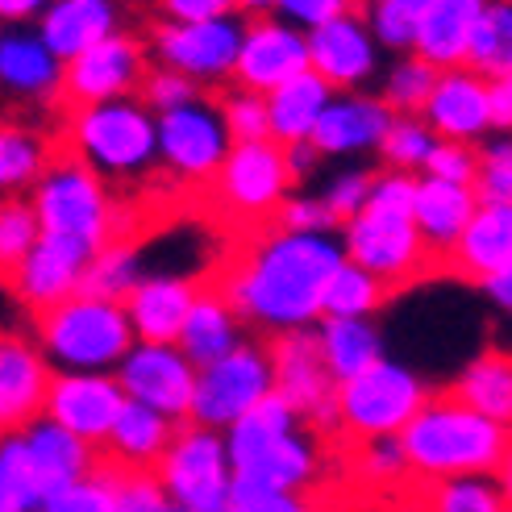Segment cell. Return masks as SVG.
<instances>
[{"instance_id": "46", "label": "cell", "mask_w": 512, "mask_h": 512, "mask_svg": "<svg viewBox=\"0 0 512 512\" xmlns=\"http://www.w3.org/2000/svg\"><path fill=\"white\" fill-rule=\"evenodd\" d=\"M34 508H38V488L17 433V438L0 442V512H34Z\"/></svg>"}, {"instance_id": "1", "label": "cell", "mask_w": 512, "mask_h": 512, "mask_svg": "<svg viewBox=\"0 0 512 512\" xmlns=\"http://www.w3.org/2000/svg\"><path fill=\"white\" fill-rule=\"evenodd\" d=\"M346 263V250L334 234H284L275 225L234 234V250L221 267H213L209 284L225 304L267 334L304 329L321 321L325 288Z\"/></svg>"}, {"instance_id": "62", "label": "cell", "mask_w": 512, "mask_h": 512, "mask_svg": "<svg viewBox=\"0 0 512 512\" xmlns=\"http://www.w3.org/2000/svg\"><path fill=\"white\" fill-rule=\"evenodd\" d=\"M500 88H504V92H508V96H512V67H508V71H504V75H500Z\"/></svg>"}, {"instance_id": "48", "label": "cell", "mask_w": 512, "mask_h": 512, "mask_svg": "<svg viewBox=\"0 0 512 512\" xmlns=\"http://www.w3.org/2000/svg\"><path fill=\"white\" fill-rule=\"evenodd\" d=\"M471 192L483 204H512V134L479 146V171Z\"/></svg>"}, {"instance_id": "33", "label": "cell", "mask_w": 512, "mask_h": 512, "mask_svg": "<svg viewBox=\"0 0 512 512\" xmlns=\"http://www.w3.org/2000/svg\"><path fill=\"white\" fill-rule=\"evenodd\" d=\"M59 150V134L34 121H0V196H25Z\"/></svg>"}, {"instance_id": "28", "label": "cell", "mask_w": 512, "mask_h": 512, "mask_svg": "<svg viewBox=\"0 0 512 512\" xmlns=\"http://www.w3.org/2000/svg\"><path fill=\"white\" fill-rule=\"evenodd\" d=\"M175 425L179 421L155 413V408H146L138 400H125L113 429H109V438L100 442L96 458L117 467V471H155L163 450L175 438Z\"/></svg>"}, {"instance_id": "17", "label": "cell", "mask_w": 512, "mask_h": 512, "mask_svg": "<svg viewBox=\"0 0 512 512\" xmlns=\"http://www.w3.org/2000/svg\"><path fill=\"white\" fill-rule=\"evenodd\" d=\"M125 404L121 383L105 371H55L50 375V392L42 417L63 425L80 442L100 450V442L109 438V429Z\"/></svg>"}, {"instance_id": "42", "label": "cell", "mask_w": 512, "mask_h": 512, "mask_svg": "<svg viewBox=\"0 0 512 512\" xmlns=\"http://www.w3.org/2000/svg\"><path fill=\"white\" fill-rule=\"evenodd\" d=\"M38 217L25 196H0V284H9L21 259L38 242Z\"/></svg>"}, {"instance_id": "25", "label": "cell", "mask_w": 512, "mask_h": 512, "mask_svg": "<svg viewBox=\"0 0 512 512\" xmlns=\"http://www.w3.org/2000/svg\"><path fill=\"white\" fill-rule=\"evenodd\" d=\"M392 117H396V113L383 105L379 96L342 92V96H329V105L321 109L309 142L317 146L321 159H338V155H358V150H375L379 138L388 134Z\"/></svg>"}, {"instance_id": "47", "label": "cell", "mask_w": 512, "mask_h": 512, "mask_svg": "<svg viewBox=\"0 0 512 512\" xmlns=\"http://www.w3.org/2000/svg\"><path fill=\"white\" fill-rule=\"evenodd\" d=\"M113 504V467L109 463H92V475L71 483V488L46 496L34 512H109Z\"/></svg>"}, {"instance_id": "18", "label": "cell", "mask_w": 512, "mask_h": 512, "mask_svg": "<svg viewBox=\"0 0 512 512\" xmlns=\"http://www.w3.org/2000/svg\"><path fill=\"white\" fill-rule=\"evenodd\" d=\"M88 259H92V246L63 238V234H38V242L30 246V254L21 259V267L13 271L5 288L25 304V313L34 317V313L50 309V304L80 292Z\"/></svg>"}, {"instance_id": "22", "label": "cell", "mask_w": 512, "mask_h": 512, "mask_svg": "<svg viewBox=\"0 0 512 512\" xmlns=\"http://www.w3.org/2000/svg\"><path fill=\"white\" fill-rule=\"evenodd\" d=\"M421 121L433 130V138L450 142H475L479 134L492 130V80L467 71V67H446L438 71Z\"/></svg>"}, {"instance_id": "39", "label": "cell", "mask_w": 512, "mask_h": 512, "mask_svg": "<svg viewBox=\"0 0 512 512\" xmlns=\"http://www.w3.org/2000/svg\"><path fill=\"white\" fill-rule=\"evenodd\" d=\"M421 512H504L492 475L421 479Z\"/></svg>"}, {"instance_id": "61", "label": "cell", "mask_w": 512, "mask_h": 512, "mask_svg": "<svg viewBox=\"0 0 512 512\" xmlns=\"http://www.w3.org/2000/svg\"><path fill=\"white\" fill-rule=\"evenodd\" d=\"M271 9H275V0H234V13H242V17H259Z\"/></svg>"}, {"instance_id": "38", "label": "cell", "mask_w": 512, "mask_h": 512, "mask_svg": "<svg viewBox=\"0 0 512 512\" xmlns=\"http://www.w3.org/2000/svg\"><path fill=\"white\" fill-rule=\"evenodd\" d=\"M138 279H142V246L134 238H117V242H105L100 250H92L84 279H80V292L121 304Z\"/></svg>"}, {"instance_id": "51", "label": "cell", "mask_w": 512, "mask_h": 512, "mask_svg": "<svg viewBox=\"0 0 512 512\" xmlns=\"http://www.w3.org/2000/svg\"><path fill=\"white\" fill-rule=\"evenodd\" d=\"M271 225L284 229V234H338V217L329 213L321 196H292V192L275 209Z\"/></svg>"}, {"instance_id": "24", "label": "cell", "mask_w": 512, "mask_h": 512, "mask_svg": "<svg viewBox=\"0 0 512 512\" xmlns=\"http://www.w3.org/2000/svg\"><path fill=\"white\" fill-rule=\"evenodd\" d=\"M512 267V204H475L467 229L446 254L442 271L463 275L471 284H488Z\"/></svg>"}, {"instance_id": "19", "label": "cell", "mask_w": 512, "mask_h": 512, "mask_svg": "<svg viewBox=\"0 0 512 512\" xmlns=\"http://www.w3.org/2000/svg\"><path fill=\"white\" fill-rule=\"evenodd\" d=\"M50 375L55 367L46 363L38 342L21 334H0V442L42 421Z\"/></svg>"}, {"instance_id": "53", "label": "cell", "mask_w": 512, "mask_h": 512, "mask_svg": "<svg viewBox=\"0 0 512 512\" xmlns=\"http://www.w3.org/2000/svg\"><path fill=\"white\" fill-rule=\"evenodd\" d=\"M167 496L155 471H117L113 467V504L109 512H163Z\"/></svg>"}, {"instance_id": "10", "label": "cell", "mask_w": 512, "mask_h": 512, "mask_svg": "<svg viewBox=\"0 0 512 512\" xmlns=\"http://www.w3.org/2000/svg\"><path fill=\"white\" fill-rule=\"evenodd\" d=\"M242 13H225L209 21H155L146 34L150 63H163L204 92H217L229 84L242 42Z\"/></svg>"}, {"instance_id": "5", "label": "cell", "mask_w": 512, "mask_h": 512, "mask_svg": "<svg viewBox=\"0 0 512 512\" xmlns=\"http://www.w3.org/2000/svg\"><path fill=\"white\" fill-rule=\"evenodd\" d=\"M38 350L59 371H113L134 346L130 317L117 300L75 292L50 309L34 313Z\"/></svg>"}, {"instance_id": "44", "label": "cell", "mask_w": 512, "mask_h": 512, "mask_svg": "<svg viewBox=\"0 0 512 512\" xmlns=\"http://www.w3.org/2000/svg\"><path fill=\"white\" fill-rule=\"evenodd\" d=\"M433 130L421 121V117H392L388 125V134L379 138V159L388 171H421L425 159H429V150H433Z\"/></svg>"}, {"instance_id": "57", "label": "cell", "mask_w": 512, "mask_h": 512, "mask_svg": "<svg viewBox=\"0 0 512 512\" xmlns=\"http://www.w3.org/2000/svg\"><path fill=\"white\" fill-rule=\"evenodd\" d=\"M159 21H209L234 13V0H155Z\"/></svg>"}, {"instance_id": "30", "label": "cell", "mask_w": 512, "mask_h": 512, "mask_svg": "<svg viewBox=\"0 0 512 512\" xmlns=\"http://www.w3.org/2000/svg\"><path fill=\"white\" fill-rule=\"evenodd\" d=\"M475 192L467 184H446V179H417V200H413V225L429 250V259L438 263V275H442V263L446 254L454 250L458 234L467 229L471 213H475Z\"/></svg>"}, {"instance_id": "31", "label": "cell", "mask_w": 512, "mask_h": 512, "mask_svg": "<svg viewBox=\"0 0 512 512\" xmlns=\"http://www.w3.org/2000/svg\"><path fill=\"white\" fill-rule=\"evenodd\" d=\"M238 342H242V317L229 309L225 296L200 275L196 300L184 317V329H179V338H175L179 354H184L192 367H209L221 354L234 350Z\"/></svg>"}, {"instance_id": "12", "label": "cell", "mask_w": 512, "mask_h": 512, "mask_svg": "<svg viewBox=\"0 0 512 512\" xmlns=\"http://www.w3.org/2000/svg\"><path fill=\"white\" fill-rule=\"evenodd\" d=\"M155 130H159V167L188 192L209 188L229 146H234L213 105V92H200L188 105L155 113Z\"/></svg>"}, {"instance_id": "60", "label": "cell", "mask_w": 512, "mask_h": 512, "mask_svg": "<svg viewBox=\"0 0 512 512\" xmlns=\"http://www.w3.org/2000/svg\"><path fill=\"white\" fill-rule=\"evenodd\" d=\"M483 288H488V292H492V300L500 304V309H508V313H512V267H508L504 275L488 279V284H483Z\"/></svg>"}, {"instance_id": "32", "label": "cell", "mask_w": 512, "mask_h": 512, "mask_svg": "<svg viewBox=\"0 0 512 512\" xmlns=\"http://www.w3.org/2000/svg\"><path fill=\"white\" fill-rule=\"evenodd\" d=\"M483 5H488V0H429L417 21V34H413V55L433 63L438 71L463 67L467 42L475 34Z\"/></svg>"}, {"instance_id": "63", "label": "cell", "mask_w": 512, "mask_h": 512, "mask_svg": "<svg viewBox=\"0 0 512 512\" xmlns=\"http://www.w3.org/2000/svg\"><path fill=\"white\" fill-rule=\"evenodd\" d=\"M163 512H188V508H179V504H171V500H167V504H163Z\"/></svg>"}, {"instance_id": "6", "label": "cell", "mask_w": 512, "mask_h": 512, "mask_svg": "<svg viewBox=\"0 0 512 512\" xmlns=\"http://www.w3.org/2000/svg\"><path fill=\"white\" fill-rule=\"evenodd\" d=\"M292 171L284 159V146L263 138V142H234L225 163L217 167L213 184L200 196H209L217 217L234 229V234H250V229L271 225L275 209L292 192Z\"/></svg>"}, {"instance_id": "52", "label": "cell", "mask_w": 512, "mask_h": 512, "mask_svg": "<svg viewBox=\"0 0 512 512\" xmlns=\"http://www.w3.org/2000/svg\"><path fill=\"white\" fill-rule=\"evenodd\" d=\"M429 179H446V184H475V171H479V146L475 142H450L438 138L429 150V159L421 167Z\"/></svg>"}, {"instance_id": "21", "label": "cell", "mask_w": 512, "mask_h": 512, "mask_svg": "<svg viewBox=\"0 0 512 512\" xmlns=\"http://www.w3.org/2000/svg\"><path fill=\"white\" fill-rule=\"evenodd\" d=\"M304 42H309V71L334 92H354L375 75V38L358 9L317 25Z\"/></svg>"}, {"instance_id": "9", "label": "cell", "mask_w": 512, "mask_h": 512, "mask_svg": "<svg viewBox=\"0 0 512 512\" xmlns=\"http://www.w3.org/2000/svg\"><path fill=\"white\" fill-rule=\"evenodd\" d=\"M155 479L171 504L188 512H234L229 508V454L221 429H204L196 421H179L175 438L163 450Z\"/></svg>"}, {"instance_id": "40", "label": "cell", "mask_w": 512, "mask_h": 512, "mask_svg": "<svg viewBox=\"0 0 512 512\" xmlns=\"http://www.w3.org/2000/svg\"><path fill=\"white\" fill-rule=\"evenodd\" d=\"M392 292L379 284L375 275H367L363 267H354L350 259L334 271L325 288V304H321V317H371L383 300Z\"/></svg>"}, {"instance_id": "43", "label": "cell", "mask_w": 512, "mask_h": 512, "mask_svg": "<svg viewBox=\"0 0 512 512\" xmlns=\"http://www.w3.org/2000/svg\"><path fill=\"white\" fill-rule=\"evenodd\" d=\"M425 5L429 0H363L358 13H363L371 38H379L392 50H413V34Z\"/></svg>"}, {"instance_id": "59", "label": "cell", "mask_w": 512, "mask_h": 512, "mask_svg": "<svg viewBox=\"0 0 512 512\" xmlns=\"http://www.w3.org/2000/svg\"><path fill=\"white\" fill-rule=\"evenodd\" d=\"M496 492H500V500H504V508L512 512V438H508V450L500 454V463H496Z\"/></svg>"}, {"instance_id": "64", "label": "cell", "mask_w": 512, "mask_h": 512, "mask_svg": "<svg viewBox=\"0 0 512 512\" xmlns=\"http://www.w3.org/2000/svg\"><path fill=\"white\" fill-rule=\"evenodd\" d=\"M504 512H508V508H504Z\"/></svg>"}, {"instance_id": "41", "label": "cell", "mask_w": 512, "mask_h": 512, "mask_svg": "<svg viewBox=\"0 0 512 512\" xmlns=\"http://www.w3.org/2000/svg\"><path fill=\"white\" fill-rule=\"evenodd\" d=\"M213 105H217V113H221V121H225L229 142H263V138H271L267 96H263V92L225 84V88L213 92Z\"/></svg>"}, {"instance_id": "8", "label": "cell", "mask_w": 512, "mask_h": 512, "mask_svg": "<svg viewBox=\"0 0 512 512\" xmlns=\"http://www.w3.org/2000/svg\"><path fill=\"white\" fill-rule=\"evenodd\" d=\"M342 250L354 267L375 275L388 292L413 288L417 279L438 275V263L429 259V250L417 234V225L408 213H388L363 204L346 225H342Z\"/></svg>"}, {"instance_id": "4", "label": "cell", "mask_w": 512, "mask_h": 512, "mask_svg": "<svg viewBox=\"0 0 512 512\" xmlns=\"http://www.w3.org/2000/svg\"><path fill=\"white\" fill-rule=\"evenodd\" d=\"M25 200H30L42 234H63V238H75L92 250H100L105 242H117V238L142 242L134 234L130 213H125V200L96 171H88L75 159L71 150H63V142Z\"/></svg>"}, {"instance_id": "45", "label": "cell", "mask_w": 512, "mask_h": 512, "mask_svg": "<svg viewBox=\"0 0 512 512\" xmlns=\"http://www.w3.org/2000/svg\"><path fill=\"white\" fill-rule=\"evenodd\" d=\"M433 84H438V67L408 55L404 63H396V71L388 75V84H383V105H388L396 117H421L425 100L433 92Z\"/></svg>"}, {"instance_id": "26", "label": "cell", "mask_w": 512, "mask_h": 512, "mask_svg": "<svg viewBox=\"0 0 512 512\" xmlns=\"http://www.w3.org/2000/svg\"><path fill=\"white\" fill-rule=\"evenodd\" d=\"M200 275L184 279V275H142L130 288V296L121 300L125 317H130L134 342H163L175 346L179 329H184V317L196 300Z\"/></svg>"}, {"instance_id": "50", "label": "cell", "mask_w": 512, "mask_h": 512, "mask_svg": "<svg viewBox=\"0 0 512 512\" xmlns=\"http://www.w3.org/2000/svg\"><path fill=\"white\" fill-rule=\"evenodd\" d=\"M350 446H354V467L371 488H388V483L404 479L408 463H404L396 438H363V442H350Z\"/></svg>"}, {"instance_id": "54", "label": "cell", "mask_w": 512, "mask_h": 512, "mask_svg": "<svg viewBox=\"0 0 512 512\" xmlns=\"http://www.w3.org/2000/svg\"><path fill=\"white\" fill-rule=\"evenodd\" d=\"M229 508L234 512H313L300 492H271V488L246 483L238 475L229 479Z\"/></svg>"}, {"instance_id": "23", "label": "cell", "mask_w": 512, "mask_h": 512, "mask_svg": "<svg viewBox=\"0 0 512 512\" xmlns=\"http://www.w3.org/2000/svg\"><path fill=\"white\" fill-rule=\"evenodd\" d=\"M63 63L50 55L34 25H0V92L17 105L59 109Z\"/></svg>"}, {"instance_id": "11", "label": "cell", "mask_w": 512, "mask_h": 512, "mask_svg": "<svg viewBox=\"0 0 512 512\" xmlns=\"http://www.w3.org/2000/svg\"><path fill=\"white\" fill-rule=\"evenodd\" d=\"M267 354H271V379L275 392L284 396L296 417L309 425L317 438H342L338 429V383L329 375L317 329H284V334H267Z\"/></svg>"}, {"instance_id": "37", "label": "cell", "mask_w": 512, "mask_h": 512, "mask_svg": "<svg viewBox=\"0 0 512 512\" xmlns=\"http://www.w3.org/2000/svg\"><path fill=\"white\" fill-rule=\"evenodd\" d=\"M463 67L483 75V80H500L512 67V0H488L483 5Z\"/></svg>"}, {"instance_id": "35", "label": "cell", "mask_w": 512, "mask_h": 512, "mask_svg": "<svg viewBox=\"0 0 512 512\" xmlns=\"http://www.w3.org/2000/svg\"><path fill=\"white\" fill-rule=\"evenodd\" d=\"M454 400L475 408L479 417H488L504 429H512V354L508 350H488L458 375L454 388H446Z\"/></svg>"}, {"instance_id": "49", "label": "cell", "mask_w": 512, "mask_h": 512, "mask_svg": "<svg viewBox=\"0 0 512 512\" xmlns=\"http://www.w3.org/2000/svg\"><path fill=\"white\" fill-rule=\"evenodd\" d=\"M204 88H196L188 75H179L163 63H150L146 75H142V84H138V100L150 109V113H167V109H179V105H188V100H196Z\"/></svg>"}, {"instance_id": "7", "label": "cell", "mask_w": 512, "mask_h": 512, "mask_svg": "<svg viewBox=\"0 0 512 512\" xmlns=\"http://www.w3.org/2000/svg\"><path fill=\"white\" fill-rule=\"evenodd\" d=\"M425 383L400 367L379 358L367 371H358L338 383V429L346 442L363 438H396V433L413 421V413L425 404Z\"/></svg>"}, {"instance_id": "34", "label": "cell", "mask_w": 512, "mask_h": 512, "mask_svg": "<svg viewBox=\"0 0 512 512\" xmlns=\"http://www.w3.org/2000/svg\"><path fill=\"white\" fill-rule=\"evenodd\" d=\"M329 88L321 75L300 71L288 84H279L275 92H267V125H271V142L292 146V142H309L313 125L321 117V109L329 105Z\"/></svg>"}, {"instance_id": "15", "label": "cell", "mask_w": 512, "mask_h": 512, "mask_svg": "<svg viewBox=\"0 0 512 512\" xmlns=\"http://www.w3.org/2000/svg\"><path fill=\"white\" fill-rule=\"evenodd\" d=\"M125 400H138L155 413L171 417V421H188L192 408V388H196V367L188 363L179 346H163V342H134L125 350V358L113 367Z\"/></svg>"}, {"instance_id": "2", "label": "cell", "mask_w": 512, "mask_h": 512, "mask_svg": "<svg viewBox=\"0 0 512 512\" xmlns=\"http://www.w3.org/2000/svg\"><path fill=\"white\" fill-rule=\"evenodd\" d=\"M55 134L88 171H96L121 196L142 188L159 171V130L138 96L100 100L84 109H63Z\"/></svg>"}, {"instance_id": "14", "label": "cell", "mask_w": 512, "mask_h": 512, "mask_svg": "<svg viewBox=\"0 0 512 512\" xmlns=\"http://www.w3.org/2000/svg\"><path fill=\"white\" fill-rule=\"evenodd\" d=\"M146 67H150V50L142 34L117 30L109 38H100L96 46L80 50L75 59L63 63L59 113L100 105V100H117V96H134Z\"/></svg>"}, {"instance_id": "29", "label": "cell", "mask_w": 512, "mask_h": 512, "mask_svg": "<svg viewBox=\"0 0 512 512\" xmlns=\"http://www.w3.org/2000/svg\"><path fill=\"white\" fill-rule=\"evenodd\" d=\"M38 38L59 63L75 59L80 50L96 46L121 30V9L117 0H50L46 13L34 21Z\"/></svg>"}, {"instance_id": "3", "label": "cell", "mask_w": 512, "mask_h": 512, "mask_svg": "<svg viewBox=\"0 0 512 512\" xmlns=\"http://www.w3.org/2000/svg\"><path fill=\"white\" fill-rule=\"evenodd\" d=\"M512 429L479 417L475 408L454 400L450 392L425 396L396 442L408 471L417 479H454V475H492L500 454L508 450Z\"/></svg>"}, {"instance_id": "20", "label": "cell", "mask_w": 512, "mask_h": 512, "mask_svg": "<svg viewBox=\"0 0 512 512\" xmlns=\"http://www.w3.org/2000/svg\"><path fill=\"white\" fill-rule=\"evenodd\" d=\"M229 471L246 483L271 488V492H304L321 471L317 433L300 421L296 429H284V433H275V438L234 454L229 458Z\"/></svg>"}, {"instance_id": "16", "label": "cell", "mask_w": 512, "mask_h": 512, "mask_svg": "<svg viewBox=\"0 0 512 512\" xmlns=\"http://www.w3.org/2000/svg\"><path fill=\"white\" fill-rule=\"evenodd\" d=\"M300 71H309V42H304V34L296 30V25L279 21L275 13L246 17L229 84L267 96Z\"/></svg>"}, {"instance_id": "56", "label": "cell", "mask_w": 512, "mask_h": 512, "mask_svg": "<svg viewBox=\"0 0 512 512\" xmlns=\"http://www.w3.org/2000/svg\"><path fill=\"white\" fill-rule=\"evenodd\" d=\"M371 179H375V171H346V175H338L334 184H329V192L321 196L325 204H329V213L338 217V229L363 209L367 204V192H371Z\"/></svg>"}, {"instance_id": "36", "label": "cell", "mask_w": 512, "mask_h": 512, "mask_svg": "<svg viewBox=\"0 0 512 512\" xmlns=\"http://www.w3.org/2000/svg\"><path fill=\"white\" fill-rule=\"evenodd\" d=\"M317 346H321V358H325L329 375H334V383L367 371L371 363L383 358L379 329L367 317H321Z\"/></svg>"}, {"instance_id": "27", "label": "cell", "mask_w": 512, "mask_h": 512, "mask_svg": "<svg viewBox=\"0 0 512 512\" xmlns=\"http://www.w3.org/2000/svg\"><path fill=\"white\" fill-rule=\"evenodd\" d=\"M21 446L25 458H30V471H34V488H38V504L46 496H55L71 483H80L92 475L96 463V450L88 442H80L75 433H67L55 421H34L30 429L21 433Z\"/></svg>"}, {"instance_id": "58", "label": "cell", "mask_w": 512, "mask_h": 512, "mask_svg": "<svg viewBox=\"0 0 512 512\" xmlns=\"http://www.w3.org/2000/svg\"><path fill=\"white\" fill-rule=\"evenodd\" d=\"M50 0H0V25H34Z\"/></svg>"}, {"instance_id": "55", "label": "cell", "mask_w": 512, "mask_h": 512, "mask_svg": "<svg viewBox=\"0 0 512 512\" xmlns=\"http://www.w3.org/2000/svg\"><path fill=\"white\" fill-rule=\"evenodd\" d=\"M358 5H363V0H275L271 13L279 21L296 25L300 34H309V30H317V25L342 17V13H354Z\"/></svg>"}, {"instance_id": "13", "label": "cell", "mask_w": 512, "mask_h": 512, "mask_svg": "<svg viewBox=\"0 0 512 512\" xmlns=\"http://www.w3.org/2000/svg\"><path fill=\"white\" fill-rule=\"evenodd\" d=\"M267 392H275L267 338H246L229 354H221L217 363L196 367L188 421H196L204 429H229L246 413V408H254Z\"/></svg>"}]
</instances>
